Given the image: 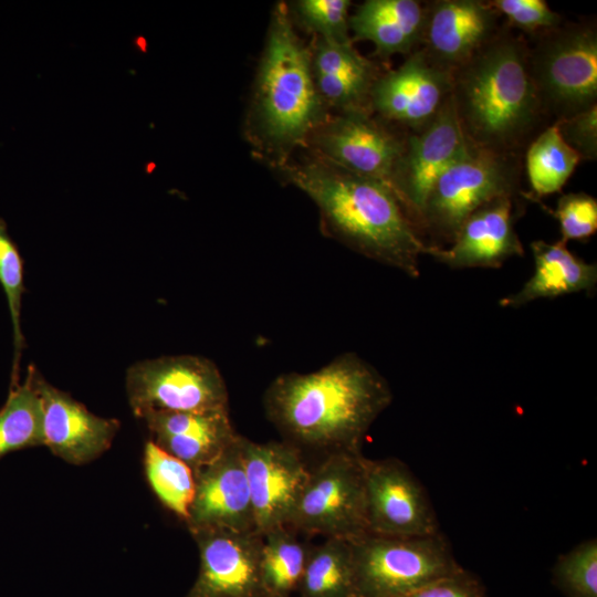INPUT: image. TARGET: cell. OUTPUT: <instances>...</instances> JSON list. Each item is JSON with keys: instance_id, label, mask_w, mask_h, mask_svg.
Segmentation results:
<instances>
[{"instance_id": "19", "label": "cell", "mask_w": 597, "mask_h": 597, "mask_svg": "<svg viewBox=\"0 0 597 597\" xmlns=\"http://www.w3.org/2000/svg\"><path fill=\"white\" fill-rule=\"evenodd\" d=\"M28 368L41 400L44 446L72 464L87 463L104 453L121 422L91 412L70 394L48 383L33 365Z\"/></svg>"}, {"instance_id": "21", "label": "cell", "mask_w": 597, "mask_h": 597, "mask_svg": "<svg viewBox=\"0 0 597 597\" xmlns=\"http://www.w3.org/2000/svg\"><path fill=\"white\" fill-rule=\"evenodd\" d=\"M313 80L329 113L369 111L371 88L387 67L362 55L353 41L337 43L313 36Z\"/></svg>"}, {"instance_id": "14", "label": "cell", "mask_w": 597, "mask_h": 597, "mask_svg": "<svg viewBox=\"0 0 597 597\" xmlns=\"http://www.w3.org/2000/svg\"><path fill=\"white\" fill-rule=\"evenodd\" d=\"M465 146L467 142L451 97L429 125L420 130L407 133L405 148L391 177L390 188L417 230L432 186Z\"/></svg>"}, {"instance_id": "35", "label": "cell", "mask_w": 597, "mask_h": 597, "mask_svg": "<svg viewBox=\"0 0 597 597\" xmlns=\"http://www.w3.org/2000/svg\"><path fill=\"white\" fill-rule=\"evenodd\" d=\"M405 597H485V591L480 580L462 568Z\"/></svg>"}, {"instance_id": "1", "label": "cell", "mask_w": 597, "mask_h": 597, "mask_svg": "<svg viewBox=\"0 0 597 597\" xmlns=\"http://www.w3.org/2000/svg\"><path fill=\"white\" fill-rule=\"evenodd\" d=\"M391 400L385 377L347 352L314 371L279 375L263 394V408L282 440L305 457L323 458L362 452L367 431Z\"/></svg>"}, {"instance_id": "27", "label": "cell", "mask_w": 597, "mask_h": 597, "mask_svg": "<svg viewBox=\"0 0 597 597\" xmlns=\"http://www.w3.org/2000/svg\"><path fill=\"white\" fill-rule=\"evenodd\" d=\"M296 593L298 597H353L349 541L326 538L313 546Z\"/></svg>"}, {"instance_id": "32", "label": "cell", "mask_w": 597, "mask_h": 597, "mask_svg": "<svg viewBox=\"0 0 597 597\" xmlns=\"http://www.w3.org/2000/svg\"><path fill=\"white\" fill-rule=\"evenodd\" d=\"M549 212L556 218L561 240L586 241L597 231V200L586 192H569L559 197L556 208Z\"/></svg>"}, {"instance_id": "36", "label": "cell", "mask_w": 597, "mask_h": 597, "mask_svg": "<svg viewBox=\"0 0 597 597\" xmlns=\"http://www.w3.org/2000/svg\"><path fill=\"white\" fill-rule=\"evenodd\" d=\"M134 42H135V45L137 46L138 50H142L143 52H146L147 42L143 36L136 38Z\"/></svg>"}, {"instance_id": "9", "label": "cell", "mask_w": 597, "mask_h": 597, "mask_svg": "<svg viewBox=\"0 0 597 597\" xmlns=\"http://www.w3.org/2000/svg\"><path fill=\"white\" fill-rule=\"evenodd\" d=\"M133 413L229 410V392L218 366L198 355H169L134 363L126 371Z\"/></svg>"}, {"instance_id": "18", "label": "cell", "mask_w": 597, "mask_h": 597, "mask_svg": "<svg viewBox=\"0 0 597 597\" xmlns=\"http://www.w3.org/2000/svg\"><path fill=\"white\" fill-rule=\"evenodd\" d=\"M500 17L488 1H428L418 49L433 65L452 73L498 33Z\"/></svg>"}, {"instance_id": "7", "label": "cell", "mask_w": 597, "mask_h": 597, "mask_svg": "<svg viewBox=\"0 0 597 597\" xmlns=\"http://www.w3.org/2000/svg\"><path fill=\"white\" fill-rule=\"evenodd\" d=\"M353 597H405L462 569L442 534L349 541Z\"/></svg>"}, {"instance_id": "26", "label": "cell", "mask_w": 597, "mask_h": 597, "mask_svg": "<svg viewBox=\"0 0 597 597\" xmlns=\"http://www.w3.org/2000/svg\"><path fill=\"white\" fill-rule=\"evenodd\" d=\"M44 446L43 413L30 369L22 384L10 385L0 408V458L29 447Z\"/></svg>"}, {"instance_id": "13", "label": "cell", "mask_w": 597, "mask_h": 597, "mask_svg": "<svg viewBox=\"0 0 597 597\" xmlns=\"http://www.w3.org/2000/svg\"><path fill=\"white\" fill-rule=\"evenodd\" d=\"M451 73L433 65L420 49L375 82L369 107L381 121L404 132L429 125L451 97Z\"/></svg>"}, {"instance_id": "31", "label": "cell", "mask_w": 597, "mask_h": 597, "mask_svg": "<svg viewBox=\"0 0 597 597\" xmlns=\"http://www.w3.org/2000/svg\"><path fill=\"white\" fill-rule=\"evenodd\" d=\"M553 580L567 597H597V540L589 538L561 555Z\"/></svg>"}, {"instance_id": "17", "label": "cell", "mask_w": 597, "mask_h": 597, "mask_svg": "<svg viewBox=\"0 0 597 597\" xmlns=\"http://www.w3.org/2000/svg\"><path fill=\"white\" fill-rule=\"evenodd\" d=\"M525 198L502 197L475 210L460 227L449 247H428L426 255L451 269L501 268L525 251L515 230Z\"/></svg>"}, {"instance_id": "12", "label": "cell", "mask_w": 597, "mask_h": 597, "mask_svg": "<svg viewBox=\"0 0 597 597\" xmlns=\"http://www.w3.org/2000/svg\"><path fill=\"white\" fill-rule=\"evenodd\" d=\"M241 451L256 532L287 526L310 475L306 457L284 440L254 442L243 436Z\"/></svg>"}, {"instance_id": "20", "label": "cell", "mask_w": 597, "mask_h": 597, "mask_svg": "<svg viewBox=\"0 0 597 597\" xmlns=\"http://www.w3.org/2000/svg\"><path fill=\"white\" fill-rule=\"evenodd\" d=\"M139 419L146 423L151 441L193 473L220 457L239 437L229 410L147 411Z\"/></svg>"}, {"instance_id": "33", "label": "cell", "mask_w": 597, "mask_h": 597, "mask_svg": "<svg viewBox=\"0 0 597 597\" xmlns=\"http://www.w3.org/2000/svg\"><path fill=\"white\" fill-rule=\"evenodd\" d=\"M489 4L506 18V24L526 36L554 28L563 17L544 0H491Z\"/></svg>"}, {"instance_id": "34", "label": "cell", "mask_w": 597, "mask_h": 597, "mask_svg": "<svg viewBox=\"0 0 597 597\" xmlns=\"http://www.w3.org/2000/svg\"><path fill=\"white\" fill-rule=\"evenodd\" d=\"M564 142L582 160L597 158V105L568 118L554 122Z\"/></svg>"}, {"instance_id": "15", "label": "cell", "mask_w": 597, "mask_h": 597, "mask_svg": "<svg viewBox=\"0 0 597 597\" xmlns=\"http://www.w3.org/2000/svg\"><path fill=\"white\" fill-rule=\"evenodd\" d=\"M199 551V570L186 597H263V535L229 530L191 534Z\"/></svg>"}, {"instance_id": "5", "label": "cell", "mask_w": 597, "mask_h": 597, "mask_svg": "<svg viewBox=\"0 0 597 597\" xmlns=\"http://www.w3.org/2000/svg\"><path fill=\"white\" fill-rule=\"evenodd\" d=\"M522 155L467 143L432 186L418 222L428 247L446 248L475 210L502 197H524Z\"/></svg>"}, {"instance_id": "16", "label": "cell", "mask_w": 597, "mask_h": 597, "mask_svg": "<svg viewBox=\"0 0 597 597\" xmlns=\"http://www.w3.org/2000/svg\"><path fill=\"white\" fill-rule=\"evenodd\" d=\"M241 437L193 473L195 495L185 522L191 534L213 530L256 532Z\"/></svg>"}, {"instance_id": "4", "label": "cell", "mask_w": 597, "mask_h": 597, "mask_svg": "<svg viewBox=\"0 0 597 597\" xmlns=\"http://www.w3.org/2000/svg\"><path fill=\"white\" fill-rule=\"evenodd\" d=\"M312 74L311 50L296 32L287 4L272 12L244 118L243 134L258 160L271 169L305 149L328 116Z\"/></svg>"}, {"instance_id": "23", "label": "cell", "mask_w": 597, "mask_h": 597, "mask_svg": "<svg viewBox=\"0 0 597 597\" xmlns=\"http://www.w3.org/2000/svg\"><path fill=\"white\" fill-rule=\"evenodd\" d=\"M534 273L523 286L502 297V307L519 308L540 298H554L586 292L591 295L597 285V264L574 254L562 241L535 240L530 243Z\"/></svg>"}, {"instance_id": "2", "label": "cell", "mask_w": 597, "mask_h": 597, "mask_svg": "<svg viewBox=\"0 0 597 597\" xmlns=\"http://www.w3.org/2000/svg\"><path fill=\"white\" fill-rule=\"evenodd\" d=\"M304 150L271 170L315 203L323 234L418 279L428 245L392 189Z\"/></svg>"}, {"instance_id": "10", "label": "cell", "mask_w": 597, "mask_h": 597, "mask_svg": "<svg viewBox=\"0 0 597 597\" xmlns=\"http://www.w3.org/2000/svg\"><path fill=\"white\" fill-rule=\"evenodd\" d=\"M407 132L369 111L329 113L311 133L305 149L349 171L390 187Z\"/></svg>"}, {"instance_id": "24", "label": "cell", "mask_w": 597, "mask_h": 597, "mask_svg": "<svg viewBox=\"0 0 597 597\" xmlns=\"http://www.w3.org/2000/svg\"><path fill=\"white\" fill-rule=\"evenodd\" d=\"M580 161V156L564 142L555 124L543 129L525 149L530 184V191H524L525 200L540 202L542 197L559 192Z\"/></svg>"}, {"instance_id": "25", "label": "cell", "mask_w": 597, "mask_h": 597, "mask_svg": "<svg viewBox=\"0 0 597 597\" xmlns=\"http://www.w3.org/2000/svg\"><path fill=\"white\" fill-rule=\"evenodd\" d=\"M287 526L263 534L261 586L263 597H291L297 591L311 546Z\"/></svg>"}, {"instance_id": "30", "label": "cell", "mask_w": 597, "mask_h": 597, "mask_svg": "<svg viewBox=\"0 0 597 597\" xmlns=\"http://www.w3.org/2000/svg\"><path fill=\"white\" fill-rule=\"evenodd\" d=\"M349 0H296L287 4L295 28L313 36L346 43L349 36Z\"/></svg>"}, {"instance_id": "11", "label": "cell", "mask_w": 597, "mask_h": 597, "mask_svg": "<svg viewBox=\"0 0 597 597\" xmlns=\"http://www.w3.org/2000/svg\"><path fill=\"white\" fill-rule=\"evenodd\" d=\"M365 500L368 534L429 536L441 533L425 488L398 459H365Z\"/></svg>"}, {"instance_id": "28", "label": "cell", "mask_w": 597, "mask_h": 597, "mask_svg": "<svg viewBox=\"0 0 597 597\" xmlns=\"http://www.w3.org/2000/svg\"><path fill=\"white\" fill-rule=\"evenodd\" d=\"M144 463L147 481L159 501L186 522L195 495L192 470L151 440L145 444Z\"/></svg>"}, {"instance_id": "8", "label": "cell", "mask_w": 597, "mask_h": 597, "mask_svg": "<svg viewBox=\"0 0 597 597\" xmlns=\"http://www.w3.org/2000/svg\"><path fill=\"white\" fill-rule=\"evenodd\" d=\"M365 457L336 452L321 458L296 503L287 527L306 535L356 540L367 533Z\"/></svg>"}, {"instance_id": "29", "label": "cell", "mask_w": 597, "mask_h": 597, "mask_svg": "<svg viewBox=\"0 0 597 597\" xmlns=\"http://www.w3.org/2000/svg\"><path fill=\"white\" fill-rule=\"evenodd\" d=\"M23 260L17 244L0 218V285L4 292L12 323L13 360L11 383L19 381V363L25 346L21 327V308L24 293Z\"/></svg>"}, {"instance_id": "6", "label": "cell", "mask_w": 597, "mask_h": 597, "mask_svg": "<svg viewBox=\"0 0 597 597\" xmlns=\"http://www.w3.org/2000/svg\"><path fill=\"white\" fill-rule=\"evenodd\" d=\"M525 38L531 75L552 124L597 105L595 22L563 21Z\"/></svg>"}, {"instance_id": "22", "label": "cell", "mask_w": 597, "mask_h": 597, "mask_svg": "<svg viewBox=\"0 0 597 597\" xmlns=\"http://www.w3.org/2000/svg\"><path fill=\"white\" fill-rule=\"evenodd\" d=\"M426 2L366 0L349 15L352 41H369L374 55L387 62L394 54L408 55L420 46Z\"/></svg>"}, {"instance_id": "3", "label": "cell", "mask_w": 597, "mask_h": 597, "mask_svg": "<svg viewBox=\"0 0 597 597\" xmlns=\"http://www.w3.org/2000/svg\"><path fill=\"white\" fill-rule=\"evenodd\" d=\"M451 77L454 113L468 144L523 155L552 125L531 75L527 40L505 22Z\"/></svg>"}]
</instances>
